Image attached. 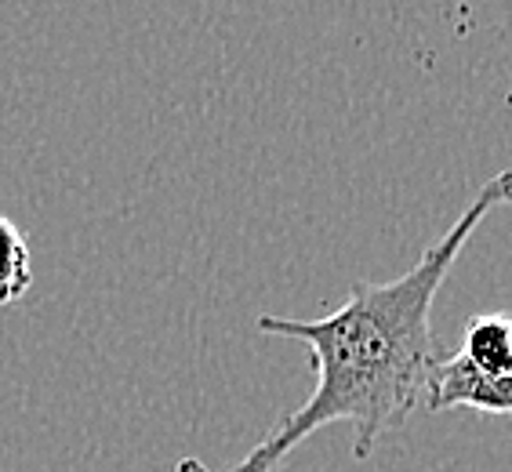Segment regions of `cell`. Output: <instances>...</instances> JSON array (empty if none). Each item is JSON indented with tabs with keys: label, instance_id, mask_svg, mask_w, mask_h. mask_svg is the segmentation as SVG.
<instances>
[{
	"label": "cell",
	"instance_id": "6da1fadb",
	"mask_svg": "<svg viewBox=\"0 0 512 472\" xmlns=\"http://www.w3.org/2000/svg\"><path fill=\"white\" fill-rule=\"evenodd\" d=\"M505 204L509 175L498 171L404 276L385 284L360 280L335 313L320 320L258 316L262 335L295 338L306 345L313 356L316 389L237 465L211 469L200 458H182L175 472H273L298 443L338 422L353 425V458L367 462L378 440L400 429L422 407L429 371L444 356L433 335L436 295L447 284L469 236L483 226V218Z\"/></svg>",
	"mask_w": 512,
	"mask_h": 472
},
{
	"label": "cell",
	"instance_id": "7a4b0ae2",
	"mask_svg": "<svg viewBox=\"0 0 512 472\" xmlns=\"http://www.w3.org/2000/svg\"><path fill=\"white\" fill-rule=\"evenodd\" d=\"M422 407L429 414L451 411V407H473V411L505 418L512 411V378L480 371L462 353H444L429 371Z\"/></svg>",
	"mask_w": 512,
	"mask_h": 472
},
{
	"label": "cell",
	"instance_id": "3957f363",
	"mask_svg": "<svg viewBox=\"0 0 512 472\" xmlns=\"http://www.w3.org/2000/svg\"><path fill=\"white\" fill-rule=\"evenodd\" d=\"M462 356H469L480 371L512 378V324L505 313H480L469 320L462 338Z\"/></svg>",
	"mask_w": 512,
	"mask_h": 472
},
{
	"label": "cell",
	"instance_id": "277c9868",
	"mask_svg": "<svg viewBox=\"0 0 512 472\" xmlns=\"http://www.w3.org/2000/svg\"><path fill=\"white\" fill-rule=\"evenodd\" d=\"M33 287L30 240L8 215H0V305H15Z\"/></svg>",
	"mask_w": 512,
	"mask_h": 472
}]
</instances>
